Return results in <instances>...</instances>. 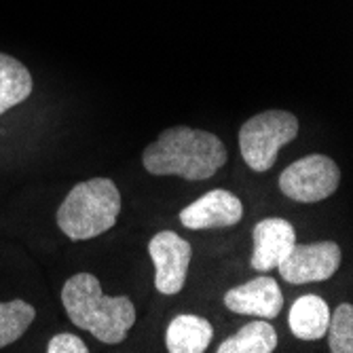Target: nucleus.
<instances>
[{"mask_svg": "<svg viewBox=\"0 0 353 353\" xmlns=\"http://www.w3.org/2000/svg\"><path fill=\"white\" fill-rule=\"evenodd\" d=\"M254 252H252V269L267 273L277 269L296 243V231L285 218H265L256 222L252 229Z\"/></svg>", "mask_w": 353, "mask_h": 353, "instance_id": "9", "label": "nucleus"}, {"mask_svg": "<svg viewBox=\"0 0 353 353\" xmlns=\"http://www.w3.org/2000/svg\"><path fill=\"white\" fill-rule=\"evenodd\" d=\"M34 317L37 309L21 299L0 303V349L19 341Z\"/></svg>", "mask_w": 353, "mask_h": 353, "instance_id": "15", "label": "nucleus"}, {"mask_svg": "<svg viewBox=\"0 0 353 353\" xmlns=\"http://www.w3.org/2000/svg\"><path fill=\"white\" fill-rule=\"evenodd\" d=\"M34 83L30 70L11 55L0 53V117L30 98Z\"/></svg>", "mask_w": 353, "mask_h": 353, "instance_id": "13", "label": "nucleus"}, {"mask_svg": "<svg viewBox=\"0 0 353 353\" xmlns=\"http://www.w3.org/2000/svg\"><path fill=\"white\" fill-rule=\"evenodd\" d=\"M341 248L334 241L294 243L290 254L277 265L279 275L288 283H315L330 279L341 267Z\"/></svg>", "mask_w": 353, "mask_h": 353, "instance_id": "6", "label": "nucleus"}, {"mask_svg": "<svg viewBox=\"0 0 353 353\" xmlns=\"http://www.w3.org/2000/svg\"><path fill=\"white\" fill-rule=\"evenodd\" d=\"M47 351L49 353H87L89 347L77 334L63 332V334H57L49 341Z\"/></svg>", "mask_w": 353, "mask_h": 353, "instance_id": "17", "label": "nucleus"}, {"mask_svg": "<svg viewBox=\"0 0 353 353\" xmlns=\"http://www.w3.org/2000/svg\"><path fill=\"white\" fill-rule=\"evenodd\" d=\"M243 218V203L237 195L224 188H214L180 212L182 227L190 231H208L235 227Z\"/></svg>", "mask_w": 353, "mask_h": 353, "instance_id": "8", "label": "nucleus"}, {"mask_svg": "<svg viewBox=\"0 0 353 353\" xmlns=\"http://www.w3.org/2000/svg\"><path fill=\"white\" fill-rule=\"evenodd\" d=\"M227 146L203 130L176 125L165 130L142 152L144 170L152 176H180L190 182L212 178L227 163Z\"/></svg>", "mask_w": 353, "mask_h": 353, "instance_id": "1", "label": "nucleus"}, {"mask_svg": "<svg viewBox=\"0 0 353 353\" xmlns=\"http://www.w3.org/2000/svg\"><path fill=\"white\" fill-rule=\"evenodd\" d=\"M330 324V307L324 299L315 294H305L296 299V303L288 315L290 332L301 341H319L324 339Z\"/></svg>", "mask_w": 353, "mask_h": 353, "instance_id": "12", "label": "nucleus"}, {"mask_svg": "<svg viewBox=\"0 0 353 353\" xmlns=\"http://www.w3.org/2000/svg\"><path fill=\"white\" fill-rule=\"evenodd\" d=\"M341 184V170L326 154H309L290 163L279 176V190L299 203L328 199Z\"/></svg>", "mask_w": 353, "mask_h": 353, "instance_id": "5", "label": "nucleus"}, {"mask_svg": "<svg viewBox=\"0 0 353 353\" xmlns=\"http://www.w3.org/2000/svg\"><path fill=\"white\" fill-rule=\"evenodd\" d=\"M299 136V119L288 110H265L248 119L239 130V150L254 172L275 165L281 146Z\"/></svg>", "mask_w": 353, "mask_h": 353, "instance_id": "4", "label": "nucleus"}, {"mask_svg": "<svg viewBox=\"0 0 353 353\" xmlns=\"http://www.w3.org/2000/svg\"><path fill=\"white\" fill-rule=\"evenodd\" d=\"M214 336V328L205 317L182 313L176 315L165 332L170 353H203Z\"/></svg>", "mask_w": 353, "mask_h": 353, "instance_id": "11", "label": "nucleus"}, {"mask_svg": "<svg viewBox=\"0 0 353 353\" xmlns=\"http://www.w3.org/2000/svg\"><path fill=\"white\" fill-rule=\"evenodd\" d=\"M328 347L332 353H351L353 351V307L343 303L330 313L328 324Z\"/></svg>", "mask_w": 353, "mask_h": 353, "instance_id": "16", "label": "nucleus"}, {"mask_svg": "<svg viewBox=\"0 0 353 353\" xmlns=\"http://www.w3.org/2000/svg\"><path fill=\"white\" fill-rule=\"evenodd\" d=\"M148 254L154 265V288L161 294H178L192 259L190 243L174 231H161L148 241Z\"/></svg>", "mask_w": 353, "mask_h": 353, "instance_id": "7", "label": "nucleus"}, {"mask_svg": "<svg viewBox=\"0 0 353 353\" xmlns=\"http://www.w3.org/2000/svg\"><path fill=\"white\" fill-rule=\"evenodd\" d=\"M224 305L239 315H254L261 319H275L283 307V294L273 277H256L235 285L224 294Z\"/></svg>", "mask_w": 353, "mask_h": 353, "instance_id": "10", "label": "nucleus"}, {"mask_svg": "<svg viewBox=\"0 0 353 353\" xmlns=\"http://www.w3.org/2000/svg\"><path fill=\"white\" fill-rule=\"evenodd\" d=\"M121 214V192L110 178L79 182L57 208V227L72 241H87L110 231Z\"/></svg>", "mask_w": 353, "mask_h": 353, "instance_id": "3", "label": "nucleus"}, {"mask_svg": "<svg viewBox=\"0 0 353 353\" xmlns=\"http://www.w3.org/2000/svg\"><path fill=\"white\" fill-rule=\"evenodd\" d=\"M61 303L70 322L106 345H119L136 324L130 296H106L91 273H77L61 288Z\"/></svg>", "mask_w": 353, "mask_h": 353, "instance_id": "2", "label": "nucleus"}, {"mask_svg": "<svg viewBox=\"0 0 353 353\" xmlns=\"http://www.w3.org/2000/svg\"><path fill=\"white\" fill-rule=\"evenodd\" d=\"M277 347V332L267 319L254 322L239 328L233 336L222 341L216 349L218 353H271Z\"/></svg>", "mask_w": 353, "mask_h": 353, "instance_id": "14", "label": "nucleus"}]
</instances>
